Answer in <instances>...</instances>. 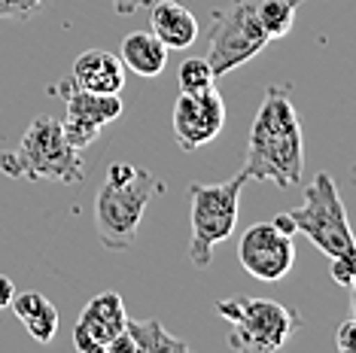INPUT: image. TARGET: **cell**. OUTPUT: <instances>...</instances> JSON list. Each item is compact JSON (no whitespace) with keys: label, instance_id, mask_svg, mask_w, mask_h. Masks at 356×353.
I'll use <instances>...</instances> for the list:
<instances>
[{"label":"cell","instance_id":"obj_1","mask_svg":"<svg viewBox=\"0 0 356 353\" xmlns=\"http://www.w3.org/2000/svg\"><path fill=\"white\" fill-rule=\"evenodd\" d=\"M250 180L296 186L305 176V131L289 85H268L247 134L244 167Z\"/></svg>","mask_w":356,"mask_h":353},{"label":"cell","instance_id":"obj_2","mask_svg":"<svg viewBox=\"0 0 356 353\" xmlns=\"http://www.w3.org/2000/svg\"><path fill=\"white\" fill-rule=\"evenodd\" d=\"M0 171L13 180H52V183H76L86 180V165L79 158V149L67 143L61 131V119L37 116L22 134L19 149L0 152Z\"/></svg>","mask_w":356,"mask_h":353},{"label":"cell","instance_id":"obj_3","mask_svg":"<svg viewBox=\"0 0 356 353\" xmlns=\"http://www.w3.org/2000/svg\"><path fill=\"white\" fill-rule=\"evenodd\" d=\"M286 220L293 222L296 235H305L326 259L338 256H356V238L347 220V207L341 202L332 174L320 171L305 186V204L296 211H286Z\"/></svg>","mask_w":356,"mask_h":353},{"label":"cell","instance_id":"obj_4","mask_svg":"<svg viewBox=\"0 0 356 353\" xmlns=\"http://www.w3.org/2000/svg\"><path fill=\"white\" fill-rule=\"evenodd\" d=\"M216 314L229 320V347L241 353H274L302 329V314L280 302L234 295L216 304Z\"/></svg>","mask_w":356,"mask_h":353},{"label":"cell","instance_id":"obj_5","mask_svg":"<svg viewBox=\"0 0 356 353\" xmlns=\"http://www.w3.org/2000/svg\"><path fill=\"white\" fill-rule=\"evenodd\" d=\"M159 192H165V183L156 180L147 167H137L134 176L125 183L104 180L95 195V231L107 250L119 253L134 244L143 213Z\"/></svg>","mask_w":356,"mask_h":353},{"label":"cell","instance_id":"obj_6","mask_svg":"<svg viewBox=\"0 0 356 353\" xmlns=\"http://www.w3.org/2000/svg\"><path fill=\"white\" fill-rule=\"evenodd\" d=\"M250 183L244 171L229 176L225 183H189V204H192V240L189 259L195 268H210L213 247L229 240L238 226V204L241 192Z\"/></svg>","mask_w":356,"mask_h":353},{"label":"cell","instance_id":"obj_7","mask_svg":"<svg viewBox=\"0 0 356 353\" xmlns=\"http://www.w3.org/2000/svg\"><path fill=\"white\" fill-rule=\"evenodd\" d=\"M268 43L271 40L262 34V28H259L238 3H229L225 10L210 13L207 61H210V67H213L216 79L232 74L234 67L247 64L250 58H256Z\"/></svg>","mask_w":356,"mask_h":353},{"label":"cell","instance_id":"obj_8","mask_svg":"<svg viewBox=\"0 0 356 353\" xmlns=\"http://www.w3.org/2000/svg\"><path fill=\"white\" fill-rule=\"evenodd\" d=\"M238 262L250 277L277 284L296 265V240L274 222H253L238 240Z\"/></svg>","mask_w":356,"mask_h":353},{"label":"cell","instance_id":"obj_9","mask_svg":"<svg viewBox=\"0 0 356 353\" xmlns=\"http://www.w3.org/2000/svg\"><path fill=\"white\" fill-rule=\"evenodd\" d=\"M174 138L177 147L183 152H195L201 147H207L210 140L220 138L222 125H225V101L216 88L210 92H180V98L174 104Z\"/></svg>","mask_w":356,"mask_h":353},{"label":"cell","instance_id":"obj_10","mask_svg":"<svg viewBox=\"0 0 356 353\" xmlns=\"http://www.w3.org/2000/svg\"><path fill=\"white\" fill-rule=\"evenodd\" d=\"M55 92L64 98V116L70 119H83V122L92 125H110L122 116V98L119 95H101V92H88V88H79L74 79H64L58 83Z\"/></svg>","mask_w":356,"mask_h":353},{"label":"cell","instance_id":"obj_11","mask_svg":"<svg viewBox=\"0 0 356 353\" xmlns=\"http://www.w3.org/2000/svg\"><path fill=\"white\" fill-rule=\"evenodd\" d=\"M70 79H74L79 88H88V92L119 95L125 85V64L119 55H113L107 49H86L74 61Z\"/></svg>","mask_w":356,"mask_h":353},{"label":"cell","instance_id":"obj_12","mask_svg":"<svg viewBox=\"0 0 356 353\" xmlns=\"http://www.w3.org/2000/svg\"><path fill=\"white\" fill-rule=\"evenodd\" d=\"M79 329H86L95 341H98L101 350H107V344L116 338L119 332H125L128 326V311H125V302L119 293H101L95 299H88V304L83 308V314L76 320Z\"/></svg>","mask_w":356,"mask_h":353},{"label":"cell","instance_id":"obj_13","mask_svg":"<svg viewBox=\"0 0 356 353\" xmlns=\"http://www.w3.org/2000/svg\"><path fill=\"white\" fill-rule=\"evenodd\" d=\"M149 31L168 49H189L198 40V19L177 0H156L149 6Z\"/></svg>","mask_w":356,"mask_h":353},{"label":"cell","instance_id":"obj_14","mask_svg":"<svg viewBox=\"0 0 356 353\" xmlns=\"http://www.w3.org/2000/svg\"><path fill=\"white\" fill-rule=\"evenodd\" d=\"M168 52L171 49L152 31H131L128 37H122L119 58H122L125 70H131V74L143 79H152L168 67Z\"/></svg>","mask_w":356,"mask_h":353},{"label":"cell","instance_id":"obj_15","mask_svg":"<svg viewBox=\"0 0 356 353\" xmlns=\"http://www.w3.org/2000/svg\"><path fill=\"white\" fill-rule=\"evenodd\" d=\"M232 3H238L268 40H283L296 25L298 6L307 0H232Z\"/></svg>","mask_w":356,"mask_h":353},{"label":"cell","instance_id":"obj_16","mask_svg":"<svg viewBox=\"0 0 356 353\" xmlns=\"http://www.w3.org/2000/svg\"><path fill=\"white\" fill-rule=\"evenodd\" d=\"M125 329L137 344V353H189V344L168 332L161 320H128Z\"/></svg>","mask_w":356,"mask_h":353},{"label":"cell","instance_id":"obj_17","mask_svg":"<svg viewBox=\"0 0 356 353\" xmlns=\"http://www.w3.org/2000/svg\"><path fill=\"white\" fill-rule=\"evenodd\" d=\"M177 83H180V92L198 95V92L216 88V74L207 58H186L177 67Z\"/></svg>","mask_w":356,"mask_h":353},{"label":"cell","instance_id":"obj_18","mask_svg":"<svg viewBox=\"0 0 356 353\" xmlns=\"http://www.w3.org/2000/svg\"><path fill=\"white\" fill-rule=\"evenodd\" d=\"M28 329V335L40 344H49L55 338V332H58V311H55L52 302H46L43 308L37 311V314H31L28 320H22Z\"/></svg>","mask_w":356,"mask_h":353},{"label":"cell","instance_id":"obj_19","mask_svg":"<svg viewBox=\"0 0 356 353\" xmlns=\"http://www.w3.org/2000/svg\"><path fill=\"white\" fill-rule=\"evenodd\" d=\"M61 131H64V138H67L70 147L79 149V152H83L86 147H92V143L101 138V128L98 125L83 122V119H70V116H64Z\"/></svg>","mask_w":356,"mask_h":353},{"label":"cell","instance_id":"obj_20","mask_svg":"<svg viewBox=\"0 0 356 353\" xmlns=\"http://www.w3.org/2000/svg\"><path fill=\"white\" fill-rule=\"evenodd\" d=\"M329 274L338 286H347L350 290L356 280V256H338V259H329Z\"/></svg>","mask_w":356,"mask_h":353},{"label":"cell","instance_id":"obj_21","mask_svg":"<svg viewBox=\"0 0 356 353\" xmlns=\"http://www.w3.org/2000/svg\"><path fill=\"white\" fill-rule=\"evenodd\" d=\"M43 0H0V19H31Z\"/></svg>","mask_w":356,"mask_h":353},{"label":"cell","instance_id":"obj_22","mask_svg":"<svg viewBox=\"0 0 356 353\" xmlns=\"http://www.w3.org/2000/svg\"><path fill=\"white\" fill-rule=\"evenodd\" d=\"M335 347L341 353H356V320H344L335 332Z\"/></svg>","mask_w":356,"mask_h":353},{"label":"cell","instance_id":"obj_23","mask_svg":"<svg viewBox=\"0 0 356 353\" xmlns=\"http://www.w3.org/2000/svg\"><path fill=\"white\" fill-rule=\"evenodd\" d=\"M104 353H137V344H134V338L128 335V329H125V332H119L116 338L107 344V350Z\"/></svg>","mask_w":356,"mask_h":353},{"label":"cell","instance_id":"obj_24","mask_svg":"<svg viewBox=\"0 0 356 353\" xmlns=\"http://www.w3.org/2000/svg\"><path fill=\"white\" fill-rule=\"evenodd\" d=\"M156 0H113V10H116L119 15H134L140 10H147V6H152Z\"/></svg>","mask_w":356,"mask_h":353},{"label":"cell","instance_id":"obj_25","mask_svg":"<svg viewBox=\"0 0 356 353\" xmlns=\"http://www.w3.org/2000/svg\"><path fill=\"white\" fill-rule=\"evenodd\" d=\"M13 295H15V286H13V280L6 277V274H0V311H6V308H10Z\"/></svg>","mask_w":356,"mask_h":353},{"label":"cell","instance_id":"obj_26","mask_svg":"<svg viewBox=\"0 0 356 353\" xmlns=\"http://www.w3.org/2000/svg\"><path fill=\"white\" fill-rule=\"evenodd\" d=\"M353 320H356V293H353Z\"/></svg>","mask_w":356,"mask_h":353},{"label":"cell","instance_id":"obj_27","mask_svg":"<svg viewBox=\"0 0 356 353\" xmlns=\"http://www.w3.org/2000/svg\"><path fill=\"white\" fill-rule=\"evenodd\" d=\"M350 176H353V180H356V162H353V167H350Z\"/></svg>","mask_w":356,"mask_h":353}]
</instances>
